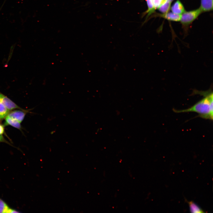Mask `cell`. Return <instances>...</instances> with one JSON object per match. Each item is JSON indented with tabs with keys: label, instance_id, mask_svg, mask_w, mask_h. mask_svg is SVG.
<instances>
[{
	"label": "cell",
	"instance_id": "cell-2",
	"mask_svg": "<svg viewBox=\"0 0 213 213\" xmlns=\"http://www.w3.org/2000/svg\"><path fill=\"white\" fill-rule=\"evenodd\" d=\"M202 12L200 8L189 12L185 11L181 15L180 21L183 25H189L196 19Z\"/></svg>",
	"mask_w": 213,
	"mask_h": 213
},
{
	"label": "cell",
	"instance_id": "cell-17",
	"mask_svg": "<svg viewBox=\"0 0 213 213\" xmlns=\"http://www.w3.org/2000/svg\"><path fill=\"white\" fill-rule=\"evenodd\" d=\"M167 0L168 1H169L171 3L172 2L173 0Z\"/></svg>",
	"mask_w": 213,
	"mask_h": 213
},
{
	"label": "cell",
	"instance_id": "cell-13",
	"mask_svg": "<svg viewBox=\"0 0 213 213\" xmlns=\"http://www.w3.org/2000/svg\"><path fill=\"white\" fill-rule=\"evenodd\" d=\"M146 1L147 2L148 9L146 13L147 14V17H148L154 12L155 9L153 5V0H146Z\"/></svg>",
	"mask_w": 213,
	"mask_h": 213
},
{
	"label": "cell",
	"instance_id": "cell-5",
	"mask_svg": "<svg viewBox=\"0 0 213 213\" xmlns=\"http://www.w3.org/2000/svg\"><path fill=\"white\" fill-rule=\"evenodd\" d=\"M20 212L18 210L11 208L5 201L0 197V213Z\"/></svg>",
	"mask_w": 213,
	"mask_h": 213
},
{
	"label": "cell",
	"instance_id": "cell-11",
	"mask_svg": "<svg viewBox=\"0 0 213 213\" xmlns=\"http://www.w3.org/2000/svg\"><path fill=\"white\" fill-rule=\"evenodd\" d=\"M190 210L191 213H203V210L196 204L193 201L188 202Z\"/></svg>",
	"mask_w": 213,
	"mask_h": 213
},
{
	"label": "cell",
	"instance_id": "cell-10",
	"mask_svg": "<svg viewBox=\"0 0 213 213\" xmlns=\"http://www.w3.org/2000/svg\"><path fill=\"white\" fill-rule=\"evenodd\" d=\"M171 3V2L167 0H164L157 9L163 14L166 13L170 9Z\"/></svg>",
	"mask_w": 213,
	"mask_h": 213
},
{
	"label": "cell",
	"instance_id": "cell-3",
	"mask_svg": "<svg viewBox=\"0 0 213 213\" xmlns=\"http://www.w3.org/2000/svg\"><path fill=\"white\" fill-rule=\"evenodd\" d=\"M0 102L3 104L9 110L15 109H19L24 110V109H22L10 99L1 93H0Z\"/></svg>",
	"mask_w": 213,
	"mask_h": 213
},
{
	"label": "cell",
	"instance_id": "cell-16",
	"mask_svg": "<svg viewBox=\"0 0 213 213\" xmlns=\"http://www.w3.org/2000/svg\"><path fill=\"white\" fill-rule=\"evenodd\" d=\"M4 125L0 124V135H2L4 133Z\"/></svg>",
	"mask_w": 213,
	"mask_h": 213
},
{
	"label": "cell",
	"instance_id": "cell-1",
	"mask_svg": "<svg viewBox=\"0 0 213 213\" xmlns=\"http://www.w3.org/2000/svg\"><path fill=\"white\" fill-rule=\"evenodd\" d=\"M204 98L190 108L182 110L173 109L176 113L195 112L198 114V117L206 119L213 120V96L212 91L209 90L206 91L197 92Z\"/></svg>",
	"mask_w": 213,
	"mask_h": 213
},
{
	"label": "cell",
	"instance_id": "cell-4",
	"mask_svg": "<svg viewBox=\"0 0 213 213\" xmlns=\"http://www.w3.org/2000/svg\"><path fill=\"white\" fill-rule=\"evenodd\" d=\"M24 110H15L9 112L7 116L21 123L24 119L26 114Z\"/></svg>",
	"mask_w": 213,
	"mask_h": 213
},
{
	"label": "cell",
	"instance_id": "cell-15",
	"mask_svg": "<svg viewBox=\"0 0 213 213\" xmlns=\"http://www.w3.org/2000/svg\"><path fill=\"white\" fill-rule=\"evenodd\" d=\"M0 142H4L12 146L8 141H6L2 135H0Z\"/></svg>",
	"mask_w": 213,
	"mask_h": 213
},
{
	"label": "cell",
	"instance_id": "cell-7",
	"mask_svg": "<svg viewBox=\"0 0 213 213\" xmlns=\"http://www.w3.org/2000/svg\"><path fill=\"white\" fill-rule=\"evenodd\" d=\"M172 12L178 14H182L185 12L184 7L179 0H177L171 7Z\"/></svg>",
	"mask_w": 213,
	"mask_h": 213
},
{
	"label": "cell",
	"instance_id": "cell-8",
	"mask_svg": "<svg viewBox=\"0 0 213 213\" xmlns=\"http://www.w3.org/2000/svg\"><path fill=\"white\" fill-rule=\"evenodd\" d=\"M213 0H201L200 8L202 12H208L213 9Z\"/></svg>",
	"mask_w": 213,
	"mask_h": 213
},
{
	"label": "cell",
	"instance_id": "cell-6",
	"mask_svg": "<svg viewBox=\"0 0 213 213\" xmlns=\"http://www.w3.org/2000/svg\"><path fill=\"white\" fill-rule=\"evenodd\" d=\"M159 16L168 20L179 21H180L181 15L175 13L173 12H167L163 14H160Z\"/></svg>",
	"mask_w": 213,
	"mask_h": 213
},
{
	"label": "cell",
	"instance_id": "cell-9",
	"mask_svg": "<svg viewBox=\"0 0 213 213\" xmlns=\"http://www.w3.org/2000/svg\"><path fill=\"white\" fill-rule=\"evenodd\" d=\"M5 120L4 126L9 125L19 129H21L20 123L17 120L10 118L7 116L5 117Z\"/></svg>",
	"mask_w": 213,
	"mask_h": 213
},
{
	"label": "cell",
	"instance_id": "cell-12",
	"mask_svg": "<svg viewBox=\"0 0 213 213\" xmlns=\"http://www.w3.org/2000/svg\"><path fill=\"white\" fill-rule=\"evenodd\" d=\"M9 112V110L0 102V120H2L5 118Z\"/></svg>",
	"mask_w": 213,
	"mask_h": 213
},
{
	"label": "cell",
	"instance_id": "cell-14",
	"mask_svg": "<svg viewBox=\"0 0 213 213\" xmlns=\"http://www.w3.org/2000/svg\"><path fill=\"white\" fill-rule=\"evenodd\" d=\"M164 0H153V5L156 9L160 5Z\"/></svg>",
	"mask_w": 213,
	"mask_h": 213
}]
</instances>
